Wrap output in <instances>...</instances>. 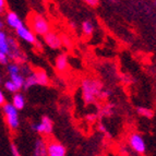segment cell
<instances>
[{"label":"cell","mask_w":156,"mask_h":156,"mask_svg":"<svg viewBox=\"0 0 156 156\" xmlns=\"http://www.w3.org/2000/svg\"><path fill=\"white\" fill-rule=\"evenodd\" d=\"M0 82H1V76H0Z\"/></svg>","instance_id":"e575fe53"},{"label":"cell","mask_w":156,"mask_h":156,"mask_svg":"<svg viewBox=\"0 0 156 156\" xmlns=\"http://www.w3.org/2000/svg\"><path fill=\"white\" fill-rule=\"evenodd\" d=\"M24 76L22 74H19V76H11V81H12L13 83L16 84V86L18 87L19 90L22 89L24 85Z\"/></svg>","instance_id":"ffe728a7"},{"label":"cell","mask_w":156,"mask_h":156,"mask_svg":"<svg viewBox=\"0 0 156 156\" xmlns=\"http://www.w3.org/2000/svg\"><path fill=\"white\" fill-rule=\"evenodd\" d=\"M47 156H66L67 150L61 143L57 141H49L46 143Z\"/></svg>","instance_id":"52a82bcc"},{"label":"cell","mask_w":156,"mask_h":156,"mask_svg":"<svg viewBox=\"0 0 156 156\" xmlns=\"http://www.w3.org/2000/svg\"><path fill=\"white\" fill-rule=\"evenodd\" d=\"M8 57H10L11 59L14 61V62H20L23 63L26 60V57L23 52L20 50V48H16V49H11L10 54L8 55Z\"/></svg>","instance_id":"5bb4252c"},{"label":"cell","mask_w":156,"mask_h":156,"mask_svg":"<svg viewBox=\"0 0 156 156\" xmlns=\"http://www.w3.org/2000/svg\"><path fill=\"white\" fill-rule=\"evenodd\" d=\"M34 156H47L46 142L43 139H37L34 147Z\"/></svg>","instance_id":"7c38bea8"},{"label":"cell","mask_w":156,"mask_h":156,"mask_svg":"<svg viewBox=\"0 0 156 156\" xmlns=\"http://www.w3.org/2000/svg\"><path fill=\"white\" fill-rule=\"evenodd\" d=\"M8 72L10 74V76H19V74H21V68L16 63H10L8 66Z\"/></svg>","instance_id":"ac0fdd59"},{"label":"cell","mask_w":156,"mask_h":156,"mask_svg":"<svg viewBox=\"0 0 156 156\" xmlns=\"http://www.w3.org/2000/svg\"><path fill=\"white\" fill-rule=\"evenodd\" d=\"M98 129H99V131H101V132H106V131H107L106 127H105L103 123H99V125H98Z\"/></svg>","instance_id":"4dcf8cb0"},{"label":"cell","mask_w":156,"mask_h":156,"mask_svg":"<svg viewBox=\"0 0 156 156\" xmlns=\"http://www.w3.org/2000/svg\"><path fill=\"white\" fill-rule=\"evenodd\" d=\"M82 31H83V33L85 34L86 36L92 35L94 32L93 23H92L91 21H84L83 23H82Z\"/></svg>","instance_id":"e0dca14e"},{"label":"cell","mask_w":156,"mask_h":156,"mask_svg":"<svg viewBox=\"0 0 156 156\" xmlns=\"http://www.w3.org/2000/svg\"><path fill=\"white\" fill-rule=\"evenodd\" d=\"M153 5H155V7H156V0H153Z\"/></svg>","instance_id":"836d02e7"},{"label":"cell","mask_w":156,"mask_h":156,"mask_svg":"<svg viewBox=\"0 0 156 156\" xmlns=\"http://www.w3.org/2000/svg\"><path fill=\"white\" fill-rule=\"evenodd\" d=\"M101 116H104V117H109V116H112V114L114 112H112V104H108L106 105V106L103 107V109L101 110Z\"/></svg>","instance_id":"44dd1931"},{"label":"cell","mask_w":156,"mask_h":156,"mask_svg":"<svg viewBox=\"0 0 156 156\" xmlns=\"http://www.w3.org/2000/svg\"><path fill=\"white\" fill-rule=\"evenodd\" d=\"M5 104V95H3L2 91L0 90V106H3Z\"/></svg>","instance_id":"f546056e"},{"label":"cell","mask_w":156,"mask_h":156,"mask_svg":"<svg viewBox=\"0 0 156 156\" xmlns=\"http://www.w3.org/2000/svg\"><path fill=\"white\" fill-rule=\"evenodd\" d=\"M8 60H9L8 55L0 52V63L1 65H8Z\"/></svg>","instance_id":"cb8c5ba5"},{"label":"cell","mask_w":156,"mask_h":156,"mask_svg":"<svg viewBox=\"0 0 156 156\" xmlns=\"http://www.w3.org/2000/svg\"><path fill=\"white\" fill-rule=\"evenodd\" d=\"M27 22H29L30 30L34 34L39 35V36H44L45 34H47L50 31L49 22L38 13H32L29 16Z\"/></svg>","instance_id":"7a4b0ae2"},{"label":"cell","mask_w":156,"mask_h":156,"mask_svg":"<svg viewBox=\"0 0 156 156\" xmlns=\"http://www.w3.org/2000/svg\"><path fill=\"white\" fill-rule=\"evenodd\" d=\"M110 3H115V2H117V0H108Z\"/></svg>","instance_id":"1f68e13d"},{"label":"cell","mask_w":156,"mask_h":156,"mask_svg":"<svg viewBox=\"0 0 156 156\" xmlns=\"http://www.w3.org/2000/svg\"><path fill=\"white\" fill-rule=\"evenodd\" d=\"M1 27H2V22L0 21V31H1Z\"/></svg>","instance_id":"d6a6232c"},{"label":"cell","mask_w":156,"mask_h":156,"mask_svg":"<svg viewBox=\"0 0 156 156\" xmlns=\"http://www.w3.org/2000/svg\"><path fill=\"white\" fill-rule=\"evenodd\" d=\"M60 38H61V43H62L63 46H66V47L72 46V39H71V37L69 36V35H67V34H62V35L60 36Z\"/></svg>","instance_id":"7402d4cb"},{"label":"cell","mask_w":156,"mask_h":156,"mask_svg":"<svg viewBox=\"0 0 156 156\" xmlns=\"http://www.w3.org/2000/svg\"><path fill=\"white\" fill-rule=\"evenodd\" d=\"M103 90V83L97 79L85 78L81 82V91L85 104H93L98 98V95Z\"/></svg>","instance_id":"6da1fadb"},{"label":"cell","mask_w":156,"mask_h":156,"mask_svg":"<svg viewBox=\"0 0 156 156\" xmlns=\"http://www.w3.org/2000/svg\"><path fill=\"white\" fill-rule=\"evenodd\" d=\"M5 20H7V23L9 26L13 27V29H18L21 25H23V22L22 20L18 16V14L14 12H7V16H5Z\"/></svg>","instance_id":"30bf717a"},{"label":"cell","mask_w":156,"mask_h":156,"mask_svg":"<svg viewBox=\"0 0 156 156\" xmlns=\"http://www.w3.org/2000/svg\"><path fill=\"white\" fill-rule=\"evenodd\" d=\"M129 144L133 151L139 154H143L146 150V144L143 136L139 133H132L129 136Z\"/></svg>","instance_id":"8992f818"},{"label":"cell","mask_w":156,"mask_h":156,"mask_svg":"<svg viewBox=\"0 0 156 156\" xmlns=\"http://www.w3.org/2000/svg\"><path fill=\"white\" fill-rule=\"evenodd\" d=\"M44 39V43L47 45L48 47L52 48V49H59L60 47L62 46V43H61V38L55 32L49 31L47 34H45L43 36Z\"/></svg>","instance_id":"ba28073f"},{"label":"cell","mask_w":156,"mask_h":156,"mask_svg":"<svg viewBox=\"0 0 156 156\" xmlns=\"http://www.w3.org/2000/svg\"><path fill=\"white\" fill-rule=\"evenodd\" d=\"M33 74L35 76V80H36V84L45 86L49 83V78L47 76L46 71L43 70V69H37L36 71H34Z\"/></svg>","instance_id":"8fae6325"},{"label":"cell","mask_w":156,"mask_h":156,"mask_svg":"<svg viewBox=\"0 0 156 156\" xmlns=\"http://www.w3.org/2000/svg\"><path fill=\"white\" fill-rule=\"evenodd\" d=\"M48 1H51V0H48Z\"/></svg>","instance_id":"d590c367"},{"label":"cell","mask_w":156,"mask_h":156,"mask_svg":"<svg viewBox=\"0 0 156 156\" xmlns=\"http://www.w3.org/2000/svg\"><path fill=\"white\" fill-rule=\"evenodd\" d=\"M136 112L141 116H144L146 118H152L154 116V112L150 108H145V107H138L136 108Z\"/></svg>","instance_id":"d6986e66"},{"label":"cell","mask_w":156,"mask_h":156,"mask_svg":"<svg viewBox=\"0 0 156 156\" xmlns=\"http://www.w3.org/2000/svg\"><path fill=\"white\" fill-rule=\"evenodd\" d=\"M83 1L90 7H97L99 5V0H83Z\"/></svg>","instance_id":"484cf974"},{"label":"cell","mask_w":156,"mask_h":156,"mask_svg":"<svg viewBox=\"0 0 156 156\" xmlns=\"http://www.w3.org/2000/svg\"><path fill=\"white\" fill-rule=\"evenodd\" d=\"M3 112L5 115V119L9 128L11 130H16L19 128L20 121H19V114L18 109L12 104H5L3 105Z\"/></svg>","instance_id":"3957f363"},{"label":"cell","mask_w":156,"mask_h":156,"mask_svg":"<svg viewBox=\"0 0 156 156\" xmlns=\"http://www.w3.org/2000/svg\"><path fill=\"white\" fill-rule=\"evenodd\" d=\"M32 130L35 131V132L39 133V134H50L52 131V128H54V122L49 117L44 116L42 117V120L39 123H34L31 126Z\"/></svg>","instance_id":"5b68a950"},{"label":"cell","mask_w":156,"mask_h":156,"mask_svg":"<svg viewBox=\"0 0 156 156\" xmlns=\"http://www.w3.org/2000/svg\"><path fill=\"white\" fill-rule=\"evenodd\" d=\"M96 119H97L96 114H89L86 116V120H89L90 122H94V121H96Z\"/></svg>","instance_id":"83f0119b"},{"label":"cell","mask_w":156,"mask_h":156,"mask_svg":"<svg viewBox=\"0 0 156 156\" xmlns=\"http://www.w3.org/2000/svg\"><path fill=\"white\" fill-rule=\"evenodd\" d=\"M16 31L20 38H22L23 41H25V42L30 43V44H32V45H35V46H37L38 48H42V45H41L38 39L36 38V35H35L29 27H26L24 24L20 26V27H18Z\"/></svg>","instance_id":"277c9868"},{"label":"cell","mask_w":156,"mask_h":156,"mask_svg":"<svg viewBox=\"0 0 156 156\" xmlns=\"http://www.w3.org/2000/svg\"><path fill=\"white\" fill-rule=\"evenodd\" d=\"M12 105L18 110H21L25 106V98L21 93H14L12 98Z\"/></svg>","instance_id":"9a60e30c"},{"label":"cell","mask_w":156,"mask_h":156,"mask_svg":"<svg viewBox=\"0 0 156 156\" xmlns=\"http://www.w3.org/2000/svg\"><path fill=\"white\" fill-rule=\"evenodd\" d=\"M55 67H56V70L61 73L68 70V68H69V61H68V56L66 55V54H60V55L56 58Z\"/></svg>","instance_id":"9c48e42d"},{"label":"cell","mask_w":156,"mask_h":156,"mask_svg":"<svg viewBox=\"0 0 156 156\" xmlns=\"http://www.w3.org/2000/svg\"><path fill=\"white\" fill-rule=\"evenodd\" d=\"M5 87L7 90H8L9 92H11V93H16V92H18V87H16V84L13 83L12 81H7V82H5Z\"/></svg>","instance_id":"603a6c76"},{"label":"cell","mask_w":156,"mask_h":156,"mask_svg":"<svg viewBox=\"0 0 156 156\" xmlns=\"http://www.w3.org/2000/svg\"><path fill=\"white\" fill-rule=\"evenodd\" d=\"M109 95H110L109 91H104V90H101V93H99V95H98V98L99 99H106V98H108Z\"/></svg>","instance_id":"d4e9b609"},{"label":"cell","mask_w":156,"mask_h":156,"mask_svg":"<svg viewBox=\"0 0 156 156\" xmlns=\"http://www.w3.org/2000/svg\"><path fill=\"white\" fill-rule=\"evenodd\" d=\"M36 85V80H35V76H34L33 72L29 73L27 74V76L25 78V80H24V85H23V89L27 90L30 89V87H32V86Z\"/></svg>","instance_id":"2e32d148"},{"label":"cell","mask_w":156,"mask_h":156,"mask_svg":"<svg viewBox=\"0 0 156 156\" xmlns=\"http://www.w3.org/2000/svg\"><path fill=\"white\" fill-rule=\"evenodd\" d=\"M11 153L13 156H21L20 155V152H19V148L16 147V144H11Z\"/></svg>","instance_id":"4316f807"},{"label":"cell","mask_w":156,"mask_h":156,"mask_svg":"<svg viewBox=\"0 0 156 156\" xmlns=\"http://www.w3.org/2000/svg\"><path fill=\"white\" fill-rule=\"evenodd\" d=\"M0 52L9 55L10 54V46L8 43V36L5 32L0 31Z\"/></svg>","instance_id":"4fadbf2b"},{"label":"cell","mask_w":156,"mask_h":156,"mask_svg":"<svg viewBox=\"0 0 156 156\" xmlns=\"http://www.w3.org/2000/svg\"><path fill=\"white\" fill-rule=\"evenodd\" d=\"M5 0H0V13H3L5 11Z\"/></svg>","instance_id":"f1b7e54d"}]
</instances>
